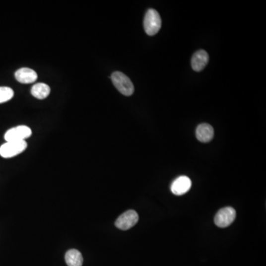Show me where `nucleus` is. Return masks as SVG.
<instances>
[{
    "instance_id": "nucleus-3",
    "label": "nucleus",
    "mask_w": 266,
    "mask_h": 266,
    "mask_svg": "<svg viewBox=\"0 0 266 266\" xmlns=\"http://www.w3.org/2000/svg\"><path fill=\"white\" fill-rule=\"evenodd\" d=\"M28 147L25 140L7 141L0 146V155L4 158H10L23 152Z\"/></svg>"
},
{
    "instance_id": "nucleus-1",
    "label": "nucleus",
    "mask_w": 266,
    "mask_h": 266,
    "mask_svg": "<svg viewBox=\"0 0 266 266\" xmlns=\"http://www.w3.org/2000/svg\"><path fill=\"white\" fill-rule=\"evenodd\" d=\"M111 80L116 88L124 96H131L134 93V86L129 77L127 76L123 72H113L111 75Z\"/></svg>"
},
{
    "instance_id": "nucleus-11",
    "label": "nucleus",
    "mask_w": 266,
    "mask_h": 266,
    "mask_svg": "<svg viewBox=\"0 0 266 266\" xmlns=\"http://www.w3.org/2000/svg\"><path fill=\"white\" fill-rule=\"evenodd\" d=\"M31 95L38 99H45L51 93V88L45 83H37L33 86L31 90Z\"/></svg>"
},
{
    "instance_id": "nucleus-5",
    "label": "nucleus",
    "mask_w": 266,
    "mask_h": 266,
    "mask_svg": "<svg viewBox=\"0 0 266 266\" xmlns=\"http://www.w3.org/2000/svg\"><path fill=\"white\" fill-rule=\"evenodd\" d=\"M236 217V211L232 207L221 208L214 217V223L220 228H226L230 226Z\"/></svg>"
},
{
    "instance_id": "nucleus-2",
    "label": "nucleus",
    "mask_w": 266,
    "mask_h": 266,
    "mask_svg": "<svg viewBox=\"0 0 266 266\" xmlns=\"http://www.w3.org/2000/svg\"><path fill=\"white\" fill-rule=\"evenodd\" d=\"M145 32L149 36L157 34L161 28V19L159 13L155 9H149L143 19Z\"/></svg>"
},
{
    "instance_id": "nucleus-6",
    "label": "nucleus",
    "mask_w": 266,
    "mask_h": 266,
    "mask_svg": "<svg viewBox=\"0 0 266 266\" xmlns=\"http://www.w3.org/2000/svg\"><path fill=\"white\" fill-rule=\"evenodd\" d=\"M139 217L137 213L134 210H128L119 216L116 220L115 225L121 230L126 231L133 227L138 221Z\"/></svg>"
},
{
    "instance_id": "nucleus-9",
    "label": "nucleus",
    "mask_w": 266,
    "mask_h": 266,
    "mask_svg": "<svg viewBox=\"0 0 266 266\" xmlns=\"http://www.w3.org/2000/svg\"><path fill=\"white\" fill-rule=\"evenodd\" d=\"M209 57L206 51L203 50H200L197 52L195 53L194 55L192 58L191 65L192 67L195 71L200 72L208 64Z\"/></svg>"
},
{
    "instance_id": "nucleus-8",
    "label": "nucleus",
    "mask_w": 266,
    "mask_h": 266,
    "mask_svg": "<svg viewBox=\"0 0 266 266\" xmlns=\"http://www.w3.org/2000/svg\"><path fill=\"white\" fill-rule=\"evenodd\" d=\"M15 78L22 84H31L37 80L38 75L31 68L22 67L16 71Z\"/></svg>"
},
{
    "instance_id": "nucleus-10",
    "label": "nucleus",
    "mask_w": 266,
    "mask_h": 266,
    "mask_svg": "<svg viewBox=\"0 0 266 266\" xmlns=\"http://www.w3.org/2000/svg\"><path fill=\"white\" fill-rule=\"evenodd\" d=\"M214 129L208 124H201L196 129V137L202 143H208L214 137Z\"/></svg>"
},
{
    "instance_id": "nucleus-7",
    "label": "nucleus",
    "mask_w": 266,
    "mask_h": 266,
    "mask_svg": "<svg viewBox=\"0 0 266 266\" xmlns=\"http://www.w3.org/2000/svg\"><path fill=\"white\" fill-rule=\"evenodd\" d=\"M192 181L188 177L181 176L173 181L171 186V191L175 196H182L190 191Z\"/></svg>"
},
{
    "instance_id": "nucleus-12",
    "label": "nucleus",
    "mask_w": 266,
    "mask_h": 266,
    "mask_svg": "<svg viewBox=\"0 0 266 266\" xmlns=\"http://www.w3.org/2000/svg\"><path fill=\"white\" fill-rule=\"evenodd\" d=\"M66 261L68 266H81L83 264V257L79 251L70 249L66 253Z\"/></svg>"
},
{
    "instance_id": "nucleus-4",
    "label": "nucleus",
    "mask_w": 266,
    "mask_h": 266,
    "mask_svg": "<svg viewBox=\"0 0 266 266\" xmlns=\"http://www.w3.org/2000/svg\"><path fill=\"white\" fill-rule=\"evenodd\" d=\"M32 131L25 125L16 127L8 130L4 134V139L7 141H22L31 137Z\"/></svg>"
},
{
    "instance_id": "nucleus-13",
    "label": "nucleus",
    "mask_w": 266,
    "mask_h": 266,
    "mask_svg": "<svg viewBox=\"0 0 266 266\" xmlns=\"http://www.w3.org/2000/svg\"><path fill=\"white\" fill-rule=\"evenodd\" d=\"M14 96V92L10 87H0V104L8 101Z\"/></svg>"
}]
</instances>
